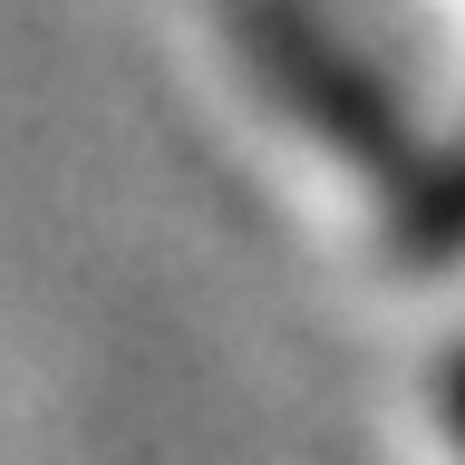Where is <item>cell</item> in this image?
I'll return each instance as SVG.
<instances>
[{"label": "cell", "instance_id": "cell-1", "mask_svg": "<svg viewBox=\"0 0 465 465\" xmlns=\"http://www.w3.org/2000/svg\"><path fill=\"white\" fill-rule=\"evenodd\" d=\"M252 49H262V68L291 87V107L311 116L320 136H340V145H359V165H398V116L378 107L369 87L349 78L340 58L320 49V39H301L291 20H272V10H252Z\"/></svg>", "mask_w": 465, "mask_h": 465}, {"label": "cell", "instance_id": "cell-2", "mask_svg": "<svg viewBox=\"0 0 465 465\" xmlns=\"http://www.w3.org/2000/svg\"><path fill=\"white\" fill-rule=\"evenodd\" d=\"M407 252H465V165L417 174V194H407Z\"/></svg>", "mask_w": 465, "mask_h": 465}, {"label": "cell", "instance_id": "cell-3", "mask_svg": "<svg viewBox=\"0 0 465 465\" xmlns=\"http://www.w3.org/2000/svg\"><path fill=\"white\" fill-rule=\"evenodd\" d=\"M446 417H456V436H465V359L446 369Z\"/></svg>", "mask_w": 465, "mask_h": 465}]
</instances>
